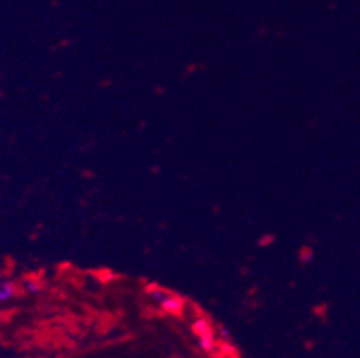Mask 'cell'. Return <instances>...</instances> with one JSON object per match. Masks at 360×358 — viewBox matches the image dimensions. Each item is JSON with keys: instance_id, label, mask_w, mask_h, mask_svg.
<instances>
[{"instance_id": "6da1fadb", "label": "cell", "mask_w": 360, "mask_h": 358, "mask_svg": "<svg viewBox=\"0 0 360 358\" xmlns=\"http://www.w3.org/2000/svg\"><path fill=\"white\" fill-rule=\"evenodd\" d=\"M147 295L149 300L167 315H181L185 312V300L176 295L174 292H169L158 285L147 287Z\"/></svg>"}, {"instance_id": "7a4b0ae2", "label": "cell", "mask_w": 360, "mask_h": 358, "mask_svg": "<svg viewBox=\"0 0 360 358\" xmlns=\"http://www.w3.org/2000/svg\"><path fill=\"white\" fill-rule=\"evenodd\" d=\"M192 333H194L195 340H198L199 350L205 353H215L219 344V333L214 328L212 321L205 315H198L192 321Z\"/></svg>"}, {"instance_id": "3957f363", "label": "cell", "mask_w": 360, "mask_h": 358, "mask_svg": "<svg viewBox=\"0 0 360 358\" xmlns=\"http://www.w3.org/2000/svg\"><path fill=\"white\" fill-rule=\"evenodd\" d=\"M16 294H18V288H16L15 281L0 276V305L11 303L16 298Z\"/></svg>"}, {"instance_id": "277c9868", "label": "cell", "mask_w": 360, "mask_h": 358, "mask_svg": "<svg viewBox=\"0 0 360 358\" xmlns=\"http://www.w3.org/2000/svg\"><path fill=\"white\" fill-rule=\"evenodd\" d=\"M24 290L27 292V294H36V292L40 290V283H38V280H25L24 283Z\"/></svg>"}]
</instances>
